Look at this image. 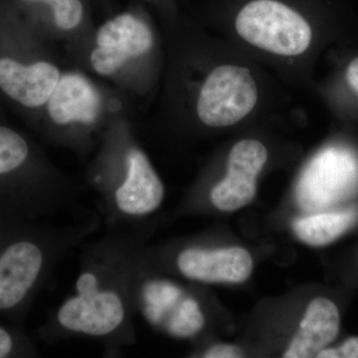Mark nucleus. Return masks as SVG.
<instances>
[{"instance_id": "nucleus-1", "label": "nucleus", "mask_w": 358, "mask_h": 358, "mask_svg": "<svg viewBox=\"0 0 358 358\" xmlns=\"http://www.w3.org/2000/svg\"><path fill=\"white\" fill-rule=\"evenodd\" d=\"M145 235V229L108 230L82 245L73 292L39 327L42 341L54 345L67 339H92L103 345L109 357L136 343L133 275Z\"/></svg>"}, {"instance_id": "nucleus-2", "label": "nucleus", "mask_w": 358, "mask_h": 358, "mask_svg": "<svg viewBox=\"0 0 358 358\" xmlns=\"http://www.w3.org/2000/svg\"><path fill=\"white\" fill-rule=\"evenodd\" d=\"M96 150L87 182L102 222L112 231L145 229V221L164 203L166 187L126 117L110 120Z\"/></svg>"}, {"instance_id": "nucleus-3", "label": "nucleus", "mask_w": 358, "mask_h": 358, "mask_svg": "<svg viewBox=\"0 0 358 358\" xmlns=\"http://www.w3.org/2000/svg\"><path fill=\"white\" fill-rule=\"evenodd\" d=\"M101 224L96 213L67 226L0 219V319L24 327L33 303L59 264Z\"/></svg>"}, {"instance_id": "nucleus-4", "label": "nucleus", "mask_w": 358, "mask_h": 358, "mask_svg": "<svg viewBox=\"0 0 358 358\" xmlns=\"http://www.w3.org/2000/svg\"><path fill=\"white\" fill-rule=\"evenodd\" d=\"M77 192L25 136L0 124V219L39 221L72 203Z\"/></svg>"}, {"instance_id": "nucleus-5", "label": "nucleus", "mask_w": 358, "mask_h": 358, "mask_svg": "<svg viewBox=\"0 0 358 358\" xmlns=\"http://www.w3.org/2000/svg\"><path fill=\"white\" fill-rule=\"evenodd\" d=\"M114 100L79 70H63L43 107L44 134L55 145L79 155L98 147L103 129L117 113Z\"/></svg>"}, {"instance_id": "nucleus-6", "label": "nucleus", "mask_w": 358, "mask_h": 358, "mask_svg": "<svg viewBox=\"0 0 358 358\" xmlns=\"http://www.w3.org/2000/svg\"><path fill=\"white\" fill-rule=\"evenodd\" d=\"M84 44L91 72L126 91L141 92V70L155 46L154 30L141 14L124 11L113 16Z\"/></svg>"}, {"instance_id": "nucleus-7", "label": "nucleus", "mask_w": 358, "mask_h": 358, "mask_svg": "<svg viewBox=\"0 0 358 358\" xmlns=\"http://www.w3.org/2000/svg\"><path fill=\"white\" fill-rule=\"evenodd\" d=\"M133 299L136 315L174 338H194L206 324L199 298L182 285L162 275L145 244L134 261Z\"/></svg>"}, {"instance_id": "nucleus-8", "label": "nucleus", "mask_w": 358, "mask_h": 358, "mask_svg": "<svg viewBox=\"0 0 358 358\" xmlns=\"http://www.w3.org/2000/svg\"><path fill=\"white\" fill-rule=\"evenodd\" d=\"M234 25L245 41L275 55L299 56L312 43V26L289 0H244Z\"/></svg>"}, {"instance_id": "nucleus-9", "label": "nucleus", "mask_w": 358, "mask_h": 358, "mask_svg": "<svg viewBox=\"0 0 358 358\" xmlns=\"http://www.w3.org/2000/svg\"><path fill=\"white\" fill-rule=\"evenodd\" d=\"M258 101L255 80L247 68L221 65L205 77L195 110L209 128H227L244 120Z\"/></svg>"}, {"instance_id": "nucleus-10", "label": "nucleus", "mask_w": 358, "mask_h": 358, "mask_svg": "<svg viewBox=\"0 0 358 358\" xmlns=\"http://www.w3.org/2000/svg\"><path fill=\"white\" fill-rule=\"evenodd\" d=\"M358 187V159L345 148H327L313 157L299 181L296 202L320 210L348 199Z\"/></svg>"}, {"instance_id": "nucleus-11", "label": "nucleus", "mask_w": 358, "mask_h": 358, "mask_svg": "<svg viewBox=\"0 0 358 358\" xmlns=\"http://www.w3.org/2000/svg\"><path fill=\"white\" fill-rule=\"evenodd\" d=\"M174 270L190 281L239 284L249 279L254 262L242 247L211 249L186 245L171 256Z\"/></svg>"}, {"instance_id": "nucleus-12", "label": "nucleus", "mask_w": 358, "mask_h": 358, "mask_svg": "<svg viewBox=\"0 0 358 358\" xmlns=\"http://www.w3.org/2000/svg\"><path fill=\"white\" fill-rule=\"evenodd\" d=\"M268 150L261 141L242 140L233 145L227 173L212 187L209 199L220 211L243 208L255 199L257 178L267 164Z\"/></svg>"}, {"instance_id": "nucleus-13", "label": "nucleus", "mask_w": 358, "mask_h": 358, "mask_svg": "<svg viewBox=\"0 0 358 358\" xmlns=\"http://www.w3.org/2000/svg\"><path fill=\"white\" fill-rule=\"evenodd\" d=\"M62 73L57 61L24 66L4 56L0 57V90L23 107L42 109Z\"/></svg>"}, {"instance_id": "nucleus-14", "label": "nucleus", "mask_w": 358, "mask_h": 358, "mask_svg": "<svg viewBox=\"0 0 358 358\" xmlns=\"http://www.w3.org/2000/svg\"><path fill=\"white\" fill-rule=\"evenodd\" d=\"M341 326V315L336 303L324 296L308 303L298 333L282 357L287 358L317 357L333 343Z\"/></svg>"}, {"instance_id": "nucleus-15", "label": "nucleus", "mask_w": 358, "mask_h": 358, "mask_svg": "<svg viewBox=\"0 0 358 358\" xmlns=\"http://www.w3.org/2000/svg\"><path fill=\"white\" fill-rule=\"evenodd\" d=\"M38 6L44 14L47 34L53 40L86 42L88 15L84 0H21Z\"/></svg>"}, {"instance_id": "nucleus-16", "label": "nucleus", "mask_w": 358, "mask_h": 358, "mask_svg": "<svg viewBox=\"0 0 358 358\" xmlns=\"http://www.w3.org/2000/svg\"><path fill=\"white\" fill-rule=\"evenodd\" d=\"M355 219V211L315 214L296 220L293 229L303 243L313 247L326 246L350 229Z\"/></svg>"}, {"instance_id": "nucleus-17", "label": "nucleus", "mask_w": 358, "mask_h": 358, "mask_svg": "<svg viewBox=\"0 0 358 358\" xmlns=\"http://www.w3.org/2000/svg\"><path fill=\"white\" fill-rule=\"evenodd\" d=\"M40 352L24 327L0 319V358L38 357Z\"/></svg>"}, {"instance_id": "nucleus-18", "label": "nucleus", "mask_w": 358, "mask_h": 358, "mask_svg": "<svg viewBox=\"0 0 358 358\" xmlns=\"http://www.w3.org/2000/svg\"><path fill=\"white\" fill-rule=\"evenodd\" d=\"M320 358H358V336L346 339L338 348H324L317 355Z\"/></svg>"}, {"instance_id": "nucleus-19", "label": "nucleus", "mask_w": 358, "mask_h": 358, "mask_svg": "<svg viewBox=\"0 0 358 358\" xmlns=\"http://www.w3.org/2000/svg\"><path fill=\"white\" fill-rule=\"evenodd\" d=\"M244 353L236 345L217 343L205 350L202 357L205 358H239L243 357Z\"/></svg>"}, {"instance_id": "nucleus-20", "label": "nucleus", "mask_w": 358, "mask_h": 358, "mask_svg": "<svg viewBox=\"0 0 358 358\" xmlns=\"http://www.w3.org/2000/svg\"><path fill=\"white\" fill-rule=\"evenodd\" d=\"M345 76L350 88L358 95V56L348 64L346 68Z\"/></svg>"}]
</instances>
